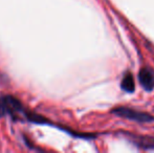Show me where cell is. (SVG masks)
Wrapping results in <instances>:
<instances>
[{"label":"cell","mask_w":154,"mask_h":153,"mask_svg":"<svg viewBox=\"0 0 154 153\" xmlns=\"http://www.w3.org/2000/svg\"><path fill=\"white\" fill-rule=\"evenodd\" d=\"M25 110L22 103L14 96L4 94L0 96V118L10 116L14 121H22Z\"/></svg>","instance_id":"obj_1"},{"label":"cell","mask_w":154,"mask_h":153,"mask_svg":"<svg viewBox=\"0 0 154 153\" xmlns=\"http://www.w3.org/2000/svg\"><path fill=\"white\" fill-rule=\"evenodd\" d=\"M111 112L113 115L120 116V118H127V120L130 121H135V122L140 123H147L154 121V118L149 113L136 111L131 108H127V107H119V108L113 109Z\"/></svg>","instance_id":"obj_2"},{"label":"cell","mask_w":154,"mask_h":153,"mask_svg":"<svg viewBox=\"0 0 154 153\" xmlns=\"http://www.w3.org/2000/svg\"><path fill=\"white\" fill-rule=\"evenodd\" d=\"M138 81L145 90L151 91L154 88V72L150 68H142L138 74Z\"/></svg>","instance_id":"obj_3"},{"label":"cell","mask_w":154,"mask_h":153,"mask_svg":"<svg viewBox=\"0 0 154 153\" xmlns=\"http://www.w3.org/2000/svg\"><path fill=\"white\" fill-rule=\"evenodd\" d=\"M121 87H122L123 90H125L126 92H133L134 89H135V83H134V79L133 76H132L130 72H127V74L124 76L122 83H121Z\"/></svg>","instance_id":"obj_4"}]
</instances>
